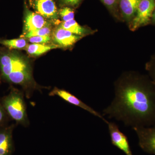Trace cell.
<instances>
[{"label": "cell", "instance_id": "6da1fadb", "mask_svg": "<svg viewBox=\"0 0 155 155\" xmlns=\"http://www.w3.org/2000/svg\"><path fill=\"white\" fill-rule=\"evenodd\" d=\"M114 99L102 115L132 128L155 125V85L148 76L124 72L114 83Z\"/></svg>", "mask_w": 155, "mask_h": 155}, {"label": "cell", "instance_id": "7a4b0ae2", "mask_svg": "<svg viewBox=\"0 0 155 155\" xmlns=\"http://www.w3.org/2000/svg\"><path fill=\"white\" fill-rule=\"evenodd\" d=\"M0 73L2 79L20 85L27 92L38 88L33 78L30 61L16 50L0 47Z\"/></svg>", "mask_w": 155, "mask_h": 155}, {"label": "cell", "instance_id": "3957f363", "mask_svg": "<svg viewBox=\"0 0 155 155\" xmlns=\"http://www.w3.org/2000/svg\"><path fill=\"white\" fill-rule=\"evenodd\" d=\"M1 101L9 117L17 124L24 126L29 125L24 97L21 91L12 88L8 94L3 97Z\"/></svg>", "mask_w": 155, "mask_h": 155}, {"label": "cell", "instance_id": "277c9868", "mask_svg": "<svg viewBox=\"0 0 155 155\" xmlns=\"http://www.w3.org/2000/svg\"><path fill=\"white\" fill-rule=\"evenodd\" d=\"M155 8V0H141L135 16L128 25L132 31L151 24L152 16Z\"/></svg>", "mask_w": 155, "mask_h": 155}, {"label": "cell", "instance_id": "5b68a950", "mask_svg": "<svg viewBox=\"0 0 155 155\" xmlns=\"http://www.w3.org/2000/svg\"><path fill=\"white\" fill-rule=\"evenodd\" d=\"M28 3L34 12L46 19L58 21L59 10L54 0H28Z\"/></svg>", "mask_w": 155, "mask_h": 155}, {"label": "cell", "instance_id": "8992f818", "mask_svg": "<svg viewBox=\"0 0 155 155\" xmlns=\"http://www.w3.org/2000/svg\"><path fill=\"white\" fill-rule=\"evenodd\" d=\"M138 139V144L145 152L155 155V125L133 128Z\"/></svg>", "mask_w": 155, "mask_h": 155}, {"label": "cell", "instance_id": "52a82bcc", "mask_svg": "<svg viewBox=\"0 0 155 155\" xmlns=\"http://www.w3.org/2000/svg\"><path fill=\"white\" fill-rule=\"evenodd\" d=\"M49 95L51 96H57L60 97L67 102L73 105L79 107L90 113L92 115L98 117L100 119H101L104 122H105L106 124L108 122L107 120L103 116L102 114L95 110L89 106L87 105L75 95L65 90L61 89L55 87L50 92Z\"/></svg>", "mask_w": 155, "mask_h": 155}, {"label": "cell", "instance_id": "ba28073f", "mask_svg": "<svg viewBox=\"0 0 155 155\" xmlns=\"http://www.w3.org/2000/svg\"><path fill=\"white\" fill-rule=\"evenodd\" d=\"M107 124L112 144L122 151L125 155H133L127 136L119 129L118 125L115 122L109 121Z\"/></svg>", "mask_w": 155, "mask_h": 155}, {"label": "cell", "instance_id": "9c48e42d", "mask_svg": "<svg viewBox=\"0 0 155 155\" xmlns=\"http://www.w3.org/2000/svg\"><path fill=\"white\" fill-rule=\"evenodd\" d=\"M24 9V34L31 31L49 26V22L47 21V19L30 10L25 2Z\"/></svg>", "mask_w": 155, "mask_h": 155}, {"label": "cell", "instance_id": "30bf717a", "mask_svg": "<svg viewBox=\"0 0 155 155\" xmlns=\"http://www.w3.org/2000/svg\"><path fill=\"white\" fill-rule=\"evenodd\" d=\"M84 36L74 34L60 26L53 32L52 39L55 45L60 48H72Z\"/></svg>", "mask_w": 155, "mask_h": 155}, {"label": "cell", "instance_id": "8fae6325", "mask_svg": "<svg viewBox=\"0 0 155 155\" xmlns=\"http://www.w3.org/2000/svg\"><path fill=\"white\" fill-rule=\"evenodd\" d=\"M14 127L13 124L0 127V155H12L14 150Z\"/></svg>", "mask_w": 155, "mask_h": 155}, {"label": "cell", "instance_id": "7c38bea8", "mask_svg": "<svg viewBox=\"0 0 155 155\" xmlns=\"http://www.w3.org/2000/svg\"><path fill=\"white\" fill-rule=\"evenodd\" d=\"M141 0H119V11L122 20L129 25L135 16Z\"/></svg>", "mask_w": 155, "mask_h": 155}, {"label": "cell", "instance_id": "4fadbf2b", "mask_svg": "<svg viewBox=\"0 0 155 155\" xmlns=\"http://www.w3.org/2000/svg\"><path fill=\"white\" fill-rule=\"evenodd\" d=\"M60 26L74 34L84 37L94 34L97 31V30H92L88 27L81 26L75 19L67 22H63Z\"/></svg>", "mask_w": 155, "mask_h": 155}, {"label": "cell", "instance_id": "5bb4252c", "mask_svg": "<svg viewBox=\"0 0 155 155\" xmlns=\"http://www.w3.org/2000/svg\"><path fill=\"white\" fill-rule=\"evenodd\" d=\"M60 48L57 45H47L41 44L28 45L25 50L28 54L32 56H38L47 52L51 50Z\"/></svg>", "mask_w": 155, "mask_h": 155}, {"label": "cell", "instance_id": "9a60e30c", "mask_svg": "<svg viewBox=\"0 0 155 155\" xmlns=\"http://www.w3.org/2000/svg\"><path fill=\"white\" fill-rule=\"evenodd\" d=\"M0 44L10 50L23 49H25L28 45L27 40L23 38L12 39H0Z\"/></svg>", "mask_w": 155, "mask_h": 155}, {"label": "cell", "instance_id": "2e32d148", "mask_svg": "<svg viewBox=\"0 0 155 155\" xmlns=\"http://www.w3.org/2000/svg\"><path fill=\"white\" fill-rule=\"evenodd\" d=\"M110 13L118 20H122L119 11V0H100Z\"/></svg>", "mask_w": 155, "mask_h": 155}, {"label": "cell", "instance_id": "e0dca14e", "mask_svg": "<svg viewBox=\"0 0 155 155\" xmlns=\"http://www.w3.org/2000/svg\"><path fill=\"white\" fill-rule=\"evenodd\" d=\"M59 15L63 22H67L74 19V9L68 7H61V8L59 9Z\"/></svg>", "mask_w": 155, "mask_h": 155}, {"label": "cell", "instance_id": "ac0fdd59", "mask_svg": "<svg viewBox=\"0 0 155 155\" xmlns=\"http://www.w3.org/2000/svg\"><path fill=\"white\" fill-rule=\"evenodd\" d=\"M51 32V28L49 26H47L39 29L29 31L24 34V36L25 38H28L34 36L50 35Z\"/></svg>", "mask_w": 155, "mask_h": 155}, {"label": "cell", "instance_id": "d6986e66", "mask_svg": "<svg viewBox=\"0 0 155 155\" xmlns=\"http://www.w3.org/2000/svg\"><path fill=\"white\" fill-rule=\"evenodd\" d=\"M146 69L148 73L149 77L155 85V54L146 65Z\"/></svg>", "mask_w": 155, "mask_h": 155}, {"label": "cell", "instance_id": "ffe728a7", "mask_svg": "<svg viewBox=\"0 0 155 155\" xmlns=\"http://www.w3.org/2000/svg\"><path fill=\"white\" fill-rule=\"evenodd\" d=\"M83 0H58L61 7H68L73 9L78 8Z\"/></svg>", "mask_w": 155, "mask_h": 155}, {"label": "cell", "instance_id": "44dd1931", "mask_svg": "<svg viewBox=\"0 0 155 155\" xmlns=\"http://www.w3.org/2000/svg\"><path fill=\"white\" fill-rule=\"evenodd\" d=\"M28 41L32 44H44L49 42L51 40V37L50 35L34 36L28 38Z\"/></svg>", "mask_w": 155, "mask_h": 155}, {"label": "cell", "instance_id": "7402d4cb", "mask_svg": "<svg viewBox=\"0 0 155 155\" xmlns=\"http://www.w3.org/2000/svg\"><path fill=\"white\" fill-rule=\"evenodd\" d=\"M8 117L2 104V101L0 100V127L6 125Z\"/></svg>", "mask_w": 155, "mask_h": 155}, {"label": "cell", "instance_id": "603a6c76", "mask_svg": "<svg viewBox=\"0 0 155 155\" xmlns=\"http://www.w3.org/2000/svg\"><path fill=\"white\" fill-rule=\"evenodd\" d=\"M151 24L155 25V8L153 12L152 16Z\"/></svg>", "mask_w": 155, "mask_h": 155}, {"label": "cell", "instance_id": "cb8c5ba5", "mask_svg": "<svg viewBox=\"0 0 155 155\" xmlns=\"http://www.w3.org/2000/svg\"><path fill=\"white\" fill-rule=\"evenodd\" d=\"M2 79V77H1V73H0V81H1V79Z\"/></svg>", "mask_w": 155, "mask_h": 155}]
</instances>
